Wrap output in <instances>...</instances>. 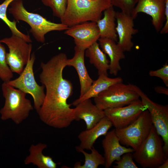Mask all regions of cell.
<instances>
[{"label": "cell", "instance_id": "cell-1", "mask_svg": "<svg viewBox=\"0 0 168 168\" xmlns=\"http://www.w3.org/2000/svg\"><path fill=\"white\" fill-rule=\"evenodd\" d=\"M67 59L66 55L61 53L40 64V82L46 88V93L37 113L44 123L59 129L68 127L75 120L74 108L67 102L72 93V85L63 75Z\"/></svg>", "mask_w": 168, "mask_h": 168}, {"label": "cell", "instance_id": "cell-2", "mask_svg": "<svg viewBox=\"0 0 168 168\" xmlns=\"http://www.w3.org/2000/svg\"><path fill=\"white\" fill-rule=\"evenodd\" d=\"M9 6V13L16 21H22L30 26V32L38 42L44 43L45 35L49 32L65 30L69 27L61 23L51 22L39 14L29 12L24 7L22 0H15Z\"/></svg>", "mask_w": 168, "mask_h": 168}, {"label": "cell", "instance_id": "cell-3", "mask_svg": "<svg viewBox=\"0 0 168 168\" xmlns=\"http://www.w3.org/2000/svg\"><path fill=\"white\" fill-rule=\"evenodd\" d=\"M111 6L110 0H74L67 3L61 23L70 27L88 21L96 22L102 12Z\"/></svg>", "mask_w": 168, "mask_h": 168}, {"label": "cell", "instance_id": "cell-4", "mask_svg": "<svg viewBox=\"0 0 168 168\" xmlns=\"http://www.w3.org/2000/svg\"><path fill=\"white\" fill-rule=\"evenodd\" d=\"M2 90L5 102L0 110L1 119H11L19 124L28 117L33 109L30 101L26 97V93L5 82L2 85Z\"/></svg>", "mask_w": 168, "mask_h": 168}, {"label": "cell", "instance_id": "cell-5", "mask_svg": "<svg viewBox=\"0 0 168 168\" xmlns=\"http://www.w3.org/2000/svg\"><path fill=\"white\" fill-rule=\"evenodd\" d=\"M163 146L162 139L153 125L147 138L133 152V159L144 168H158L168 158Z\"/></svg>", "mask_w": 168, "mask_h": 168}, {"label": "cell", "instance_id": "cell-6", "mask_svg": "<svg viewBox=\"0 0 168 168\" xmlns=\"http://www.w3.org/2000/svg\"><path fill=\"white\" fill-rule=\"evenodd\" d=\"M135 86L123 82L112 85L94 98L95 104L104 110L128 105L139 99Z\"/></svg>", "mask_w": 168, "mask_h": 168}, {"label": "cell", "instance_id": "cell-7", "mask_svg": "<svg viewBox=\"0 0 168 168\" xmlns=\"http://www.w3.org/2000/svg\"><path fill=\"white\" fill-rule=\"evenodd\" d=\"M153 125L147 110L130 124L122 128H115V130L121 144L135 150L147 138Z\"/></svg>", "mask_w": 168, "mask_h": 168}, {"label": "cell", "instance_id": "cell-8", "mask_svg": "<svg viewBox=\"0 0 168 168\" xmlns=\"http://www.w3.org/2000/svg\"><path fill=\"white\" fill-rule=\"evenodd\" d=\"M35 59V54L33 52L19 76L14 79H11L5 82L26 94H30L33 98L34 107L38 113L43 102L45 93L44 86L38 84L35 77L33 66Z\"/></svg>", "mask_w": 168, "mask_h": 168}, {"label": "cell", "instance_id": "cell-9", "mask_svg": "<svg viewBox=\"0 0 168 168\" xmlns=\"http://www.w3.org/2000/svg\"><path fill=\"white\" fill-rule=\"evenodd\" d=\"M0 42L6 44L9 49L6 60L12 72L20 75L30 58L32 44L13 35L0 40Z\"/></svg>", "mask_w": 168, "mask_h": 168}, {"label": "cell", "instance_id": "cell-10", "mask_svg": "<svg viewBox=\"0 0 168 168\" xmlns=\"http://www.w3.org/2000/svg\"><path fill=\"white\" fill-rule=\"evenodd\" d=\"M135 89L142 102L147 105L152 124L157 133L161 138L164 151L168 155V106L157 104L150 99L137 86Z\"/></svg>", "mask_w": 168, "mask_h": 168}, {"label": "cell", "instance_id": "cell-11", "mask_svg": "<svg viewBox=\"0 0 168 168\" xmlns=\"http://www.w3.org/2000/svg\"><path fill=\"white\" fill-rule=\"evenodd\" d=\"M147 106L138 99L125 106L104 110L105 116L116 129L125 128L134 121Z\"/></svg>", "mask_w": 168, "mask_h": 168}, {"label": "cell", "instance_id": "cell-12", "mask_svg": "<svg viewBox=\"0 0 168 168\" xmlns=\"http://www.w3.org/2000/svg\"><path fill=\"white\" fill-rule=\"evenodd\" d=\"M64 33L73 38L75 46L85 50L100 38L99 29L95 22L87 21L69 27Z\"/></svg>", "mask_w": 168, "mask_h": 168}, {"label": "cell", "instance_id": "cell-13", "mask_svg": "<svg viewBox=\"0 0 168 168\" xmlns=\"http://www.w3.org/2000/svg\"><path fill=\"white\" fill-rule=\"evenodd\" d=\"M166 0H138L131 16L135 19L140 12L151 16L156 31L160 32L165 21V5Z\"/></svg>", "mask_w": 168, "mask_h": 168}, {"label": "cell", "instance_id": "cell-14", "mask_svg": "<svg viewBox=\"0 0 168 168\" xmlns=\"http://www.w3.org/2000/svg\"><path fill=\"white\" fill-rule=\"evenodd\" d=\"M117 25L116 30L118 41L117 44L124 52H130L133 46V36L138 33V29L134 27L133 20L131 15L122 12H116Z\"/></svg>", "mask_w": 168, "mask_h": 168}, {"label": "cell", "instance_id": "cell-15", "mask_svg": "<svg viewBox=\"0 0 168 168\" xmlns=\"http://www.w3.org/2000/svg\"><path fill=\"white\" fill-rule=\"evenodd\" d=\"M104 152L106 168H109L115 161L119 160L121 156L127 152H132L135 150L132 148L122 146L115 132V129L108 132L102 141Z\"/></svg>", "mask_w": 168, "mask_h": 168}, {"label": "cell", "instance_id": "cell-16", "mask_svg": "<svg viewBox=\"0 0 168 168\" xmlns=\"http://www.w3.org/2000/svg\"><path fill=\"white\" fill-rule=\"evenodd\" d=\"M76 106L74 108L75 120H83L86 129L94 126L105 116L104 110L94 104L90 99L84 100Z\"/></svg>", "mask_w": 168, "mask_h": 168}, {"label": "cell", "instance_id": "cell-17", "mask_svg": "<svg viewBox=\"0 0 168 168\" xmlns=\"http://www.w3.org/2000/svg\"><path fill=\"white\" fill-rule=\"evenodd\" d=\"M74 54L71 59H67V66H72L76 70L79 79L80 84V94L79 97L85 94L91 86L93 81L90 77L86 67L84 55L85 50L75 46Z\"/></svg>", "mask_w": 168, "mask_h": 168}, {"label": "cell", "instance_id": "cell-18", "mask_svg": "<svg viewBox=\"0 0 168 168\" xmlns=\"http://www.w3.org/2000/svg\"><path fill=\"white\" fill-rule=\"evenodd\" d=\"M113 126L110 121L105 116L91 128L81 132L78 138L80 143L79 147L83 149L90 150L96 140L101 136H105Z\"/></svg>", "mask_w": 168, "mask_h": 168}, {"label": "cell", "instance_id": "cell-19", "mask_svg": "<svg viewBox=\"0 0 168 168\" xmlns=\"http://www.w3.org/2000/svg\"><path fill=\"white\" fill-rule=\"evenodd\" d=\"M98 40L101 49L110 58L109 70L110 74L116 76L121 70L120 61L125 58L124 52L115 41L110 39L100 38Z\"/></svg>", "mask_w": 168, "mask_h": 168}, {"label": "cell", "instance_id": "cell-20", "mask_svg": "<svg viewBox=\"0 0 168 168\" xmlns=\"http://www.w3.org/2000/svg\"><path fill=\"white\" fill-rule=\"evenodd\" d=\"M47 147V145L42 143L32 144L29 149V155L24 160L25 165L30 163L36 166L38 168H56L57 164L49 156L43 153V150Z\"/></svg>", "mask_w": 168, "mask_h": 168}, {"label": "cell", "instance_id": "cell-21", "mask_svg": "<svg viewBox=\"0 0 168 168\" xmlns=\"http://www.w3.org/2000/svg\"><path fill=\"white\" fill-rule=\"evenodd\" d=\"M104 12L103 18L96 22L100 32V38L110 39L117 42L118 38L116 29V12L113 6H111Z\"/></svg>", "mask_w": 168, "mask_h": 168}, {"label": "cell", "instance_id": "cell-22", "mask_svg": "<svg viewBox=\"0 0 168 168\" xmlns=\"http://www.w3.org/2000/svg\"><path fill=\"white\" fill-rule=\"evenodd\" d=\"M122 82L123 79L119 77L111 78L105 75H99L98 79L93 81L87 91L83 96L74 100L72 105L76 106L84 100L94 98L112 85Z\"/></svg>", "mask_w": 168, "mask_h": 168}, {"label": "cell", "instance_id": "cell-23", "mask_svg": "<svg viewBox=\"0 0 168 168\" xmlns=\"http://www.w3.org/2000/svg\"><path fill=\"white\" fill-rule=\"evenodd\" d=\"M85 54L89 58L90 63L97 69L99 75L104 74L108 76L110 62L97 41L85 50Z\"/></svg>", "mask_w": 168, "mask_h": 168}, {"label": "cell", "instance_id": "cell-24", "mask_svg": "<svg viewBox=\"0 0 168 168\" xmlns=\"http://www.w3.org/2000/svg\"><path fill=\"white\" fill-rule=\"evenodd\" d=\"M76 149L78 152L84 155L85 160L82 165H81L80 162H77L74 165V168H97L100 165H104V157L93 147L91 150V152L90 153L86 152L79 146L76 147Z\"/></svg>", "mask_w": 168, "mask_h": 168}, {"label": "cell", "instance_id": "cell-25", "mask_svg": "<svg viewBox=\"0 0 168 168\" xmlns=\"http://www.w3.org/2000/svg\"><path fill=\"white\" fill-rule=\"evenodd\" d=\"M14 0H5L0 4V19L7 26L12 35L21 37L28 43L32 42V40L29 35L23 33L18 29L16 26V21H11L7 17V10L10 3Z\"/></svg>", "mask_w": 168, "mask_h": 168}, {"label": "cell", "instance_id": "cell-26", "mask_svg": "<svg viewBox=\"0 0 168 168\" xmlns=\"http://www.w3.org/2000/svg\"><path fill=\"white\" fill-rule=\"evenodd\" d=\"M7 53L5 46L0 42V79L3 82L10 81L13 77V72L7 63Z\"/></svg>", "mask_w": 168, "mask_h": 168}, {"label": "cell", "instance_id": "cell-27", "mask_svg": "<svg viewBox=\"0 0 168 168\" xmlns=\"http://www.w3.org/2000/svg\"><path fill=\"white\" fill-rule=\"evenodd\" d=\"M45 6L52 10L54 16L61 20L63 17L67 7V0H41Z\"/></svg>", "mask_w": 168, "mask_h": 168}, {"label": "cell", "instance_id": "cell-28", "mask_svg": "<svg viewBox=\"0 0 168 168\" xmlns=\"http://www.w3.org/2000/svg\"><path fill=\"white\" fill-rule=\"evenodd\" d=\"M110 1L112 6L118 7L123 12L131 15L138 0H110Z\"/></svg>", "mask_w": 168, "mask_h": 168}, {"label": "cell", "instance_id": "cell-29", "mask_svg": "<svg viewBox=\"0 0 168 168\" xmlns=\"http://www.w3.org/2000/svg\"><path fill=\"white\" fill-rule=\"evenodd\" d=\"M120 159L115 162L114 168H138L133 160V154L131 152H127L122 155Z\"/></svg>", "mask_w": 168, "mask_h": 168}, {"label": "cell", "instance_id": "cell-30", "mask_svg": "<svg viewBox=\"0 0 168 168\" xmlns=\"http://www.w3.org/2000/svg\"><path fill=\"white\" fill-rule=\"evenodd\" d=\"M149 75L161 78L167 87H168V65L167 63L161 68L155 70H151L149 72Z\"/></svg>", "mask_w": 168, "mask_h": 168}, {"label": "cell", "instance_id": "cell-31", "mask_svg": "<svg viewBox=\"0 0 168 168\" xmlns=\"http://www.w3.org/2000/svg\"><path fill=\"white\" fill-rule=\"evenodd\" d=\"M165 15V23L160 31L161 34H166L168 32V0H166V1Z\"/></svg>", "mask_w": 168, "mask_h": 168}, {"label": "cell", "instance_id": "cell-32", "mask_svg": "<svg viewBox=\"0 0 168 168\" xmlns=\"http://www.w3.org/2000/svg\"><path fill=\"white\" fill-rule=\"evenodd\" d=\"M154 90L158 93L168 95V89L166 87L157 86L154 87Z\"/></svg>", "mask_w": 168, "mask_h": 168}, {"label": "cell", "instance_id": "cell-33", "mask_svg": "<svg viewBox=\"0 0 168 168\" xmlns=\"http://www.w3.org/2000/svg\"><path fill=\"white\" fill-rule=\"evenodd\" d=\"M168 168V158H167L165 161L161 165L159 166L158 168Z\"/></svg>", "mask_w": 168, "mask_h": 168}, {"label": "cell", "instance_id": "cell-34", "mask_svg": "<svg viewBox=\"0 0 168 168\" xmlns=\"http://www.w3.org/2000/svg\"><path fill=\"white\" fill-rule=\"evenodd\" d=\"M74 0H67V3L71 2Z\"/></svg>", "mask_w": 168, "mask_h": 168}]
</instances>
